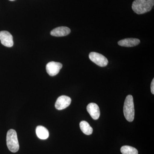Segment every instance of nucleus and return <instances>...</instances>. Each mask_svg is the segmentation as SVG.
<instances>
[{
    "instance_id": "f8f14e48",
    "label": "nucleus",
    "mask_w": 154,
    "mask_h": 154,
    "mask_svg": "<svg viewBox=\"0 0 154 154\" xmlns=\"http://www.w3.org/2000/svg\"><path fill=\"white\" fill-rule=\"evenodd\" d=\"M80 127L81 130L85 134L89 135L93 133V128L87 122L82 121L80 123Z\"/></svg>"
},
{
    "instance_id": "7ed1b4c3",
    "label": "nucleus",
    "mask_w": 154,
    "mask_h": 154,
    "mask_svg": "<svg viewBox=\"0 0 154 154\" xmlns=\"http://www.w3.org/2000/svg\"><path fill=\"white\" fill-rule=\"evenodd\" d=\"M7 145L9 150L12 152H17L19 151V145L17 133L14 129L9 130L7 133Z\"/></svg>"
},
{
    "instance_id": "1a4fd4ad",
    "label": "nucleus",
    "mask_w": 154,
    "mask_h": 154,
    "mask_svg": "<svg viewBox=\"0 0 154 154\" xmlns=\"http://www.w3.org/2000/svg\"><path fill=\"white\" fill-rule=\"evenodd\" d=\"M140 43V39L137 38H126L118 42L119 45L125 47H132L138 45Z\"/></svg>"
},
{
    "instance_id": "9b49d317",
    "label": "nucleus",
    "mask_w": 154,
    "mask_h": 154,
    "mask_svg": "<svg viewBox=\"0 0 154 154\" xmlns=\"http://www.w3.org/2000/svg\"><path fill=\"white\" fill-rule=\"evenodd\" d=\"M36 134L39 139L42 140L47 139L49 137V132L47 128L44 126L39 125L36 127Z\"/></svg>"
},
{
    "instance_id": "f257e3e1",
    "label": "nucleus",
    "mask_w": 154,
    "mask_h": 154,
    "mask_svg": "<svg viewBox=\"0 0 154 154\" xmlns=\"http://www.w3.org/2000/svg\"><path fill=\"white\" fill-rule=\"evenodd\" d=\"M154 5V0H135L132 9L136 14H143L151 11Z\"/></svg>"
},
{
    "instance_id": "ddd939ff",
    "label": "nucleus",
    "mask_w": 154,
    "mask_h": 154,
    "mask_svg": "<svg viewBox=\"0 0 154 154\" xmlns=\"http://www.w3.org/2000/svg\"><path fill=\"white\" fill-rule=\"evenodd\" d=\"M122 154H138L137 150L133 147L129 146H122L120 149Z\"/></svg>"
},
{
    "instance_id": "4468645a",
    "label": "nucleus",
    "mask_w": 154,
    "mask_h": 154,
    "mask_svg": "<svg viewBox=\"0 0 154 154\" xmlns=\"http://www.w3.org/2000/svg\"><path fill=\"white\" fill-rule=\"evenodd\" d=\"M151 91L152 94H154V79H153L151 85Z\"/></svg>"
},
{
    "instance_id": "2eb2a0df",
    "label": "nucleus",
    "mask_w": 154,
    "mask_h": 154,
    "mask_svg": "<svg viewBox=\"0 0 154 154\" xmlns=\"http://www.w3.org/2000/svg\"><path fill=\"white\" fill-rule=\"evenodd\" d=\"M9 1H15V0H9Z\"/></svg>"
},
{
    "instance_id": "9d476101",
    "label": "nucleus",
    "mask_w": 154,
    "mask_h": 154,
    "mask_svg": "<svg viewBox=\"0 0 154 154\" xmlns=\"http://www.w3.org/2000/svg\"><path fill=\"white\" fill-rule=\"evenodd\" d=\"M71 32L70 29L67 27H57L54 28L51 32V35L57 37H61L67 36Z\"/></svg>"
},
{
    "instance_id": "0eeeda50",
    "label": "nucleus",
    "mask_w": 154,
    "mask_h": 154,
    "mask_svg": "<svg viewBox=\"0 0 154 154\" xmlns=\"http://www.w3.org/2000/svg\"><path fill=\"white\" fill-rule=\"evenodd\" d=\"M71 99L66 96H61L58 98L55 104V108L58 110H63L69 106Z\"/></svg>"
},
{
    "instance_id": "6e6552de",
    "label": "nucleus",
    "mask_w": 154,
    "mask_h": 154,
    "mask_svg": "<svg viewBox=\"0 0 154 154\" xmlns=\"http://www.w3.org/2000/svg\"><path fill=\"white\" fill-rule=\"evenodd\" d=\"M87 111L93 119L96 120L99 118L100 115V109L96 103H91L87 106Z\"/></svg>"
},
{
    "instance_id": "423d86ee",
    "label": "nucleus",
    "mask_w": 154,
    "mask_h": 154,
    "mask_svg": "<svg viewBox=\"0 0 154 154\" xmlns=\"http://www.w3.org/2000/svg\"><path fill=\"white\" fill-rule=\"evenodd\" d=\"M0 40L2 44L6 47H12L14 45L13 36L5 30L0 32Z\"/></svg>"
},
{
    "instance_id": "39448f33",
    "label": "nucleus",
    "mask_w": 154,
    "mask_h": 154,
    "mask_svg": "<svg viewBox=\"0 0 154 154\" xmlns=\"http://www.w3.org/2000/svg\"><path fill=\"white\" fill-rule=\"evenodd\" d=\"M62 67V64L60 63L51 61L46 65V71L49 75L54 76L58 74Z\"/></svg>"
},
{
    "instance_id": "f03ea898",
    "label": "nucleus",
    "mask_w": 154,
    "mask_h": 154,
    "mask_svg": "<svg viewBox=\"0 0 154 154\" xmlns=\"http://www.w3.org/2000/svg\"><path fill=\"white\" fill-rule=\"evenodd\" d=\"M123 112L125 117L128 121L131 122L134 118V108L133 98L131 95L127 96L125 101Z\"/></svg>"
},
{
    "instance_id": "20e7f679",
    "label": "nucleus",
    "mask_w": 154,
    "mask_h": 154,
    "mask_svg": "<svg viewBox=\"0 0 154 154\" xmlns=\"http://www.w3.org/2000/svg\"><path fill=\"white\" fill-rule=\"evenodd\" d=\"M89 57L92 62L99 66L105 67L108 64V61L107 58L98 53H90Z\"/></svg>"
}]
</instances>
